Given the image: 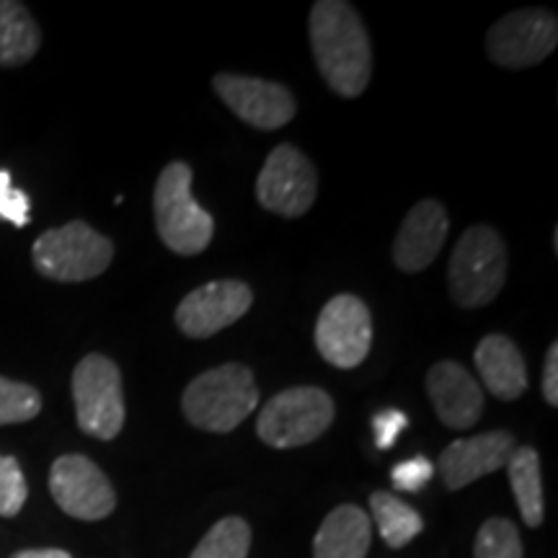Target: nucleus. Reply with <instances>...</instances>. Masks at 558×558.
Returning a JSON list of instances; mask_svg holds the SVG:
<instances>
[{
  "label": "nucleus",
  "mask_w": 558,
  "mask_h": 558,
  "mask_svg": "<svg viewBox=\"0 0 558 558\" xmlns=\"http://www.w3.org/2000/svg\"><path fill=\"white\" fill-rule=\"evenodd\" d=\"M308 29L324 81L341 99H357L373 75V50L357 11L344 0H318Z\"/></svg>",
  "instance_id": "1"
},
{
  "label": "nucleus",
  "mask_w": 558,
  "mask_h": 558,
  "mask_svg": "<svg viewBox=\"0 0 558 558\" xmlns=\"http://www.w3.org/2000/svg\"><path fill=\"white\" fill-rule=\"evenodd\" d=\"M256 407H259V386L251 367L239 362L205 369L181 396V409L192 427L215 435L233 432L243 418L254 414Z\"/></svg>",
  "instance_id": "2"
},
{
  "label": "nucleus",
  "mask_w": 558,
  "mask_h": 558,
  "mask_svg": "<svg viewBox=\"0 0 558 558\" xmlns=\"http://www.w3.org/2000/svg\"><path fill=\"white\" fill-rule=\"evenodd\" d=\"M190 163L173 160L160 171L153 190V215L160 241L179 256H197L215 235L213 215L199 207L192 194Z\"/></svg>",
  "instance_id": "3"
},
{
  "label": "nucleus",
  "mask_w": 558,
  "mask_h": 558,
  "mask_svg": "<svg viewBox=\"0 0 558 558\" xmlns=\"http://www.w3.org/2000/svg\"><path fill=\"white\" fill-rule=\"evenodd\" d=\"M509 259L501 235L492 226H473L460 235L450 256V295L460 308L492 303L507 282Z\"/></svg>",
  "instance_id": "4"
},
{
  "label": "nucleus",
  "mask_w": 558,
  "mask_h": 558,
  "mask_svg": "<svg viewBox=\"0 0 558 558\" xmlns=\"http://www.w3.org/2000/svg\"><path fill=\"white\" fill-rule=\"evenodd\" d=\"M114 259V243L83 220L47 230L34 241L32 262L52 282H86L104 275Z\"/></svg>",
  "instance_id": "5"
},
{
  "label": "nucleus",
  "mask_w": 558,
  "mask_h": 558,
  "mask_svg": "<svg viewBox=\"0 0 558 558\" xmlns=\"http://www.w3.org/2000/svg\"><path fill=\"white\" fill-rule=\"evenodd\" d=\"M333 414H337V407L326 390L316 386L288 388L264 403L259 422H256V435L269 448H300L324 435L331 427Z\"/></svg>",
  "instance_id": "6"
},
{
  "label": "nucleus",
  "mask_w": 558,
  "mask_h": 558,
  "mask_svg": "<svg viewBox=\"0 0 558 558\" xmlns=\"http://www.w3.org/2000/svg\"><path fill=\"white\" fill-rule=\"evenodd\" d=\"M73 401L78 427L88 437L114 439L124 427L122 373L104 354H86L73 369Z\"/></svg>",
  "instance_id": "7"
},
{
  "label": "nucleus",
  "mask_w": 558,
  "mask_h": 558,
  "mask_svg": "<svg viewBox=\"0 0 558 558\" xmlns=\"http://www.w3.org/2000/svg\"><path fill=\"white\" fill-rule=\"evenodd\" d=\"M318 194L316 166L295 145L282 143L269 153L256 179V199L279 218H300L313 207Z\"/></svg>",
  "instance_id": "8"
},
{
  "label": "nucleus",
  "mask_w": 558,
  "mask_h": 558,
  "mask_svg": "<svg viewBox=\"0 0 558 558\" xmlns=\"http://www.w3.org/2000/svg\"><path fill=\"white\" fill-rule=\"evenodd\" d=\"M558 21L546 9H520L501 16L486 34V54L501 68L538 65L556 50Z\"/></svg>",
  "instance_id": "9"
},
{
  "label": "nucleus",
  "mask_w": 558,
  "mask_h": 558,
  "mask_svg": "<svg viewBox=\"0 0 558 558\" xmlns=\"http://www.w3.org/2000/svg\"><path fill=\"white\" fill-rule=\"evenodd\" d=\"M373 344V318L357 295H337L316 320V349L329 365L354 369L365 362Z\"/></svg>",
  "instance_id": "10"
},
{
  "label": "nucleus",
  "mask_w": 558,
  "mask_h": 558,
  "mask_svg": "<svg viewBox=\"0 0 558 558\" xmlns=\"http://www.w3.org/2000/svg\"><path fill=\"white\" fill-rule=\"evenodd\" d=\"M254 305V290L241 279H215L202 284L179 303L173 320L190 339H209L246 316Z\"/></svg>",
  "instance_id": "11"
},
{
  "label": "nucleus",
  "mask_w": 558,
  "mask_h": 558,
  "mask_svg": "<svg viewBox=\"0 0 558 558\" xmlns=\"http://www.w3.org/2000/svg\"><path fill=\"white\" fill-rule=\"evenodd\" d=\"M50 492L62 512L75 520L96 522L117 507L114 486L86 456H62L52 463Z\"/></svg>",
  "instance_id": "12"
},
{
  "label": "nucleus",
  "mask_w": 558,
  "mask_h": 558,
  "mask_svg": "<svg viewBox=\"0 0 558 558\" xmlns=\"http://www.w3.org/2000/svg\"><path fill=\"white\" fill-rule=\"evenodd\" d=\"M222 104L256 130H279L295 117V99L284 86L248 75L218 73L213 78Z\"/></svg>",
  "instance_id": "13"
},
{
  "label": "nucleus",
  "mask_w": 558,
  "mask_h": 558,
  "mask_svg": "<svg viewBox=\"0 0 558 558\" xmlns=\"http://www.w3.org/2000/svg\"><path fill=\"white\" fill-rule=\"evenodd\" d=\"M514 450V439L505 429L486 432L469 439H456L439 456L437 469L442 473L445 486L458 492L488 473L505 469Z\"/></svg>",
  "instance_id": "14"
},
{
  "label": "nucleus",
  "mask_w": 558,
  "mask_h": 558,
  "mask_svg": "<svg viewBox=\"0 0 558 558\" xmlns=\"http://www.w3.org/2000/svg\"><path fill=\"white\" fill-rule=\"evenodd\" d=\"M427 393L437 418L450 429H471L484 414V390L481 383L452 360L429 367Z\"/></svg>",
  "instance_id": "15"
},
{
  "label": "nucleus",
  "mask_w": 558,
  "mask_h": 558,
  "mask_svg": "<svg viewBox=\"0 0 558 558\" xmlns=\"http://www.w3.org/2000/svg\"><path fill=\"white\" fill-rule=\"evenodd\" d=\"M450 220L437 199H422L409 209L393 241V262L401 271L427 269L448 239Z\"/></svg>",
  "instance_id": "16"
},
{
  "label": "nucleus",
  "mask_w": 558,
  "mask_h": 558,
  "mask_svg": "<svg viewBox=\"0 0 558 558\" xmlns=\"http://www.w3.org/2000/svg\"><path fill=\"white\" fill-rule=\"evenodd\" d=\"M473 362H476L488 393L497 396V399L514 401L527 390L525 357H522L520 347L505 333H488L481 339Z\"/></svg>",
  "instance_id": "17"
},
{
  "label": "nucleus",
  "mask_w": 558,
  "mask_h": 558,
  "mask_svg": "<svg viewBox=\"0 0 558 558\" xmlns=\"http://www.w3.org/2000/svg\"><path fill=\"white\" fill-rule=\"evenodd\" d=\"M369 535L373 530H369L365 509L341 505L320 522L316 541H313V558H365Z\"/></svg>",
  "instance_id": "18"
},
{
  "label": "nucleus",
  "mask_w": 558,
  "mask_h": 558,
  "mask_svg": "<svg viewBox=\"0 0 558 558\" xmlns=\"http://www.w3.org/2000/svg\"><path fill=\"white\" fill-rule=\"evenodd\" d=\"M41 32L24 3L0 0V65L16 68L39 52Z\"/></svg>",
  "instance_id": "19"
},
{
  "label": "nucleus",
  "mask_w": 558,
  "mask_h": 558,
  "mask_svg": "<svg viewBox=\"0 0 558 558\" xmlns=\"http://www.w3.org/2000/svg\"><path fill=\"white\" fill-rule=\"evenodd\" d=\"M507 469L522 520H525L527 527H538L543 522V478L538 452L533 448H514L507 460Z\"/></svg>",
  "instance_id": "20"
},
{
  "label": "nucleus",
  "mask_w": 558,
  "mask_h": 558,
  "mask_svg": "<svg viewBox=\"0 0 558 558\" xmlns=\"http://www.w3.org/2000/svg\"><path fill=\"white\" fill-rule=\"evenodd\" d=\"M369 509H373V518L378 522L383 541L390 548H403L424 530L422 514L414 507H409L407 501H401L396 494L375 492L369 497Z\"/></svg>",
  "instance_id": "21"
},
{
  "label": "nucleus",
  "mask_w": 558,
  "mask_h": 558,
  "mask_svg": "<svg viewBox=\"0 0 558 558\" xmlns=\"http://www.w3.org/2000/svg\"><path fill=\"white\" fill-rule=\"evenodd\" d=\"M251 548V527L241 518L215 522L209 533L197 543L190 558H246Z\"/></svg>",
  "instance_id": "22"
},
{
  "label": "nucleus",
  "mask_w": 558,
  "mask_h": 558,
  "mask_svg": "<svg viewBox=\"0 0 558 558\" xmlns=\"http://www.w3.org/2000/svg\"><path fill=\"white\" fill-rule=\"evenodd\" d=\"M476 558H522V541L518 527L505 518H492L476 535Z\"/></svg>",
  "instance_id": "23"
},
{
  "label": "nucleus",
  "mask_w": 558,
  "mask_h": 558,
  "mask_svg": "<svg viewBox=\"0 0 558 558\" xmlns=\"http://www.w3.org/2000/svg\"><path fill=\"white\" fill-rule=\"evenodd\" d=\"M41 411L39 390L29 383L0 378V427L32 422Z\"/></svg>",
  "instance_id": "24"
},
{
  "label": "nucleus",
  "mask_w": 558,
  "mask_h": 558,
  "mask_svg": "<svg viewBox=\"0 0 558 558\" xmlns=\"http://www.w3.org/2000/svg\"><path fill=\"white\" fill-rule=\"evenodd\" d=\"M29 497L24 473L16 458L0 456V518H16Z\"/></svg>",
  "instance_id": "25"
},
{
  "label": "nucleus",
  "mask_w": 558,
  "mask_h": 558,
  "mask_svg": "<svg viewBox=\"0 0 558 558\" xmlns=\"http://www.w3.org/2000/svg\"><path fill=\"white\" fill-rule=\"evenodd\" d=\"M0 218L24 228L29 222V197L11 186V173L0 171Z\"/></svg>",
  "instance_id": "26"
},
{
  "label": "nucleus",
  "mask_w": 558,
  "mask_h": 558,
  "mask_svg": "<svg viewBox=\"0 0 558 558\" xmlns=\"http://www.w3.org/2000/svg\"><path fill=\"white\" fill-rule=\"evenodd\" d=\"M435 473V465L429 463L424 456H416L407 460V463H399L393 471H390V478H393V486L401 488V492H418Z\"/></svg>",
  "instance_id": "27"
},
{
  "label": "nucleus",
  "mask_w": 558,
  "mask_h": 558,
  "mask_svg": "<svg viewBox=\"0 0 558 558\" xmlns=\"http://www.w3.org/2000/svg\"><path fill=\"white\" fill-rule=\"evenodd\" d=\"M407 424H409V416L403 414V411H399V409L380 411V414L373 418L375 445H378L380 450L393 448V442H396V439H399L401 432L407 429Z\"/></svg>",
  "instance_id": "28"
},
{
  "label": "nucleus",
  "mask_w": 558,
  "mask_h": 558,
  "mask_svg": "<svg viewBox=\"0 0 558 558\" xmlns=\"http://www.w3.org/2000/svg\"><path fill=\"white\" fill-rule=\"evenodd\" d=\"M543 399L548 407H558V344L548 347L546 365H543Z\"/></svg>",
  "instance_id": "29"
},
{
  "label": "nucleus",
  "mask_w": 558,
  "mask_h": 558,
  "mask_svg": "<svg viewBox=\"0 0 558 558\" xmlns=\"http://www.w3.org/2000/svg\"><path fill=\"white\" fill-rule=\"evenodd\" d=\"M11 558H73L68 550L62 548H32V550H19Z\"/></svg>",
  "instance_id": "30"
}]
</instances>
